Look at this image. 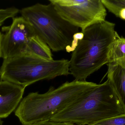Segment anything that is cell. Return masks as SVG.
Instances as JSON below:
<instances>
[{
	"label": "cell",
	"mask_w": 125,
	"mask_h": 125,
	"mask_svg": "<svg viewBox=\"0 0 125 125\" xmlns=\"http://www.w3.org/2000/svg\"><path fill=\"white\" fill-rule=\"evenodd\" d=\"M98 84L86 81H67L44 94L31 92L20 103L15 112L23 125L50 120L95 88Z\"/></svg>",
	"instance_id": "obj_1"
},
{
	"label": "cell",
	"mask_w": 125,
	"mask_h": 125,
	"mask_svg": "<svg viewBox=\"0 0 125 125\" xmlns=\"http://www.w3.org/2000/svg\"><path fill=\"white\" fill-rule=\"evenodd\" d=\"M115 24L105 21L88 26L83 31V39L73 51L69 71L79 81H86L91 74L108 62V55L117 33Z\"/></svg>",
	"instance_id": "obj_2"
},
{
	"label": "cell",
	"mask_w": 125,
	"mask_h": 125,
	"mask_svg": "<svg viewBox=\"0 0 125 125\" xmlns=\"http://www.w3.org/2000/svg\"><path fill=\"white\" fill-rule=\"evenodd\" d=\"M125 114V111L108 80L98 84L85 96L53 117V122L89 125Z\"/></svg>",
	"instance_id": "obj_3"
},
{
	"label": "cell",
	"mask_w": 125,
	"mask_h": 125,
	"mask_svg": "<svg viewBox=\"0 0 125 125\" xmlns=\"http://www.w3.org/2000/svg\"><path fill=\"white\" fill-rule=\"evenodd\" d=\"M69 64L67 59L47 60L25 52L3 60L0 79L25 88L39 81L68 75Z\"/></svg>",
	"instance_id": "obj_4"
},
{
	"label": "cell",
	"mask_w": 125,
	"mask_h": 125,
	"mask_svg": "<svg viewBox=\"0 0 125 125\" xmlns=\"http://www.w3.org/2000/svg\"><path fill=\"white\" fill-rule=\"evenodd\" d=\"M20 13L36 35L55 52L65 50L71 45L73 35L79 32V28L64 20L51 3L36 4L23 8Z\"/></svg>",
	"instance_id": "obj_5"
},
{
	"label": "cell",
	"mask_w": 125,
	"mask_h": 125,
	"mask_svg": "<svg viewBox=\"0 0 125 125\" xmlns=\"http://www.w3.org/2000/svg\"><path fill=\"white\" fill-rule=\"evenodd\" d=\"M60 15L83 31L105 21L107 13L101 0H50Z\"/></svg>",
	"instance_id": "obj_6"
},
{
	"label": "cell",
	"mask_w": 125,
	"mask_h": 125,
	"mask_svg": "<svg viewBox=\"0 0 125 125\" xmlns=\"http://www.w3.org/2000/svg\"><path fill=\"white\" fill-rule=\"evenodd\" d=\"M4 30L1 40V58L3 60L25 52L30 40L36 35L32 25L22 16L12 18V23Z\"/></svg>",
	"instance_id": "obj_7"
},
{
	"label": "cell",
	"mask_w": 125,
	"mask_h": 125,
	"mask_svg": "<svg viewBox=\"0 0 125 125\" xmlns=\"http://www.w3.org/2000/svg\"><path fill=\"white\" fill-rule=\"evenodd\" d=\"M25 88L6 81H0V119L9 116L19 105Z\"/></svg>",
	"instance_id": "obj_8"
},
{
	"label": "cell",
	"mask_w": 125,
	"mask_h": 125,
	"mask_svg": "<svg viewBox=\"0 0 125 125\" xmlns=\"http://www.w3.org/2000/svg\"><path fill=\"white\" fill-rule=\"evenodd\" d=\"M107 64L108 80L114 87L125 111V56Z\"/></svg>",
	"instance_id": "obj_9"
},
{
	"label": "cell",
	"mask_w": 125,
	"mask_h": 125,
	"mask_svg": "<svg viewBox=\"0 0 125 125\" xmlns=\"http://www.w3.org/2000/svg\"><path fill=\"white\" fill-rule=\"evenodd\" d=\"M25 52L31 53L47 60H53L50 48L37 35L30 40Z\"/></svg>",
	"instance_id": "obj_10"
},
{
	"label": "cell",
	"mask_w": 125,
	"mask_h": 125,
	"mask_svg": "<svg viewBox=\"0 0 125 125\" xmlns=\"http://www.w3.org/2000/svg\"><path fill=\"white\" fill-rule=\"evenodd\" d=\"M125 56V38L120 36L117 34L109 50L108 63L113 62Z\"/></svg>",
	"instance_id": "obj_11"
},
{
	"label": "cell",
	"mask_w": 125,
	"mask_h": 125,
	"mask_svg": "<svg viewBox=\"0 0 125 125\" xmlns=\"http://www.w3.org/2000/svg\"><path fill=\"white\" fill-rule=\"evenodd\" d=\"M106 8L118 17L119 11L125 7V0H101Z\"/></svg>",
	"instance_id": "obj_12"
},
{
	"label": "cell",
	"mask_w": 125,
	"mask_h": 125,
	"mask_svg": "<svg viewBox=\"0 0 125 125\" xmlns=\"http://www.w3.org/2000/svg\"><path fill=\"white\" fill-rule=\"evenodd\" d=\"M89 125H125V114L109 118Z\"/></svg>",
	"instance_id": "obj_13"
},
{
	"label": "cell",
	"mask_w": 125,
	"mask_h": 125,
	"mask_svg": "<svg viewBox=\"0 0 125 125\" xmlns=\"http://www.w3.org/2000/svg\"><path fill=\"white\" fill-rule=\"evenodd\" d=\"M19 10L14 7L0 9V26L8 18H13L19 12Z\"/></svg>",
	"instance_id": "obj_14"
},
{
	"label": "cell",
	"mask_w": 125,
	"mask_h": 125,
	"mask_svg": "<svg viewBox=\"0 0 125 125\" xmlns=\"http://www.w3.org/2000/svg\"><path fill=\"white\" fill-rule=\"evenodd\" d=\"M83 37V33L82 31L75 34L73 36V40L71 45L65 50L68 53L73 52L78 46L79 42L81 40Z\"/></svg>",
	"instance_id": "obj_15"
},
{
	"label": "cell",
	"mask_w": 125,
	"mask_h": 125,
	"mask_svg": "<svg viewBox=\"0 0 125 125\" xmlns=\"http://www.w3.org/2000/svg\"><path fill=\"white\" fill-rule=\"evenodd\" d=\"M26 125H75L74 124L67 123L58 122H53L51 120H47L36 123L32 124Z\"/></svg>",
	"instance_id": "obj_16"
},
{
	"label": "cell",
	"mask_w": 125,
	"mask_h": 125,
	"mask_svg": "<svg viewBox=\"0 0 125 125\" xmlns=\"http://www.w3.org/2000/svg\"><path fill=\"white\" fill-rule=\"evenodd\" d=\"M118 17L125 20V7L122 8L119 10Z\"/></svg>",
	"instance_id": "obj_17"
},
{
	"label": "cell",
	"mask_w": 125,
	"mask_h": 125,
	"mask_svg": "<svg viewBox=\"0 0 125 125\" xmlns=\"http://www.w3.org/2000/svg\"><path fill=\"white\" fill-rule=\"evenodd\" d=\"M1 40H2V34L0 32V58L1 57Z\"/></svg>",
	"instance_id": "obj_18"
},
{
	"label": "cell",
	"mask_w": 125,
	"mask_h": 125,
	"mask_svg": "<svg viewBox=\"0 0 125 125\" xmlns=\"http://www.w3.org/2000/svg\"><path fill=\"white\" fill-rule=\"evenodd\" d=\"M0 125H3V121L0 119Z\"/></svg>",
	"instance_id": "obj_19"
}]
</instances>
